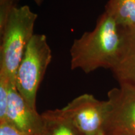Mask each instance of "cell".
Segmentation results:
<instances>
[{
	"label": "cell",
	"instance_id": "8",
	"mask_svg": "<svg viewBox=\"0 0 135 135\" xmlns=\"http://www.w3.org/2000/svg\"><path fill=\"white\" fill-rule=\"evenodd\" d=\"M41 135H83L67 117L63 109L47 110L41 114Z\"/></svg>",
	"mask_w": 135,
	"mask_h": 135
},
{
	"label": "cell",
	"instance_id": "5",
	"mask_svg": "<svg viewBox=\"0 0 135 135\" xmlns=\"http://www.w3.org/2000/svg\"><path fill=\"white\" fill-rule=\"evenodd\" d=\"M108 98L109 109L103 130L135 135V87L119 83V88L109 91Z\"/></svg>",
	"mask_w": 135,
	"mask_h": 135
},
{
	"label": "cell",
	"instance_id": "7",
	"mask_svg": "<svg viewBox=\"0 0 135 135\" xmlns=\"http://www.w3.org/2000/svg\"><path fill=\"white\" fill-rule=\"evenodd\" d=\"M111 70L119 83H128L135 87V30L124 29L122 51Z\"/></svg>",
	"mask_w": 135,
	"mask_h": 135
},
{
	"label": "cell",
	"instance_id": "1",
	"mask_svg": "<svg viewBox=\"0 0 135 135\" xmlns=\"http://www.w3.org/2000/svg\"><path fill=\"white\" fill-rule=\"evenodd\" d=\"M124 38V28L104 12L93 31L74 40L70 49L71 68L85 73L101 68L111 70L121 55Z\"/></svg>",
	"mask_w": 135,
	"mask_h": 135
},
{
	"label": "cell",
	"instance_id": "2",
	"mask_svg": "<svg viewBox=\"0 0 135 135\" xmlns=\"http://www.w3.org/2000/svg\"><path fill=\"white\" fill-rule=\"evenodd\" d=\"M38 15L30 6H16L1 30L0 46V75L15 84L16 71L26 48L32 37Z\"/></svg>",
	"mask_w": 135,
	"mask_h": 135
},
{
	"label": "cell",
	"instance_id": "6",
	"mask_svg": "<svg viewBox=\"0 0 135 135\" xmlns=\"http://www.w3.org/2000/svg\"><path fill=\"white\" fill-rule=\"evenodd\" d=\"M5 122L28 135L41 134V114L30 107L17 91L14 84L10 85Z\"/></svg>",
	"mask_w": 135,
	"mask_h": 135
},
{
	"label": "cell",
	"instance_id": "12",
	"mask_svg": "<svg viewBox=\"0 0 135 135\" xmlns=\"http://www.w3.org/2000/svg\"><path fill=\"white\" fill-rule=\"evenodd\" d=\"M104 135H129V134H124V133H123L115 132V131H104Z\"/></svg>",
	"mask_w": 135,
	"mask_h": 135
},
{
	"label": "cell",
	"instance_id": "13",
	"mask_svg": "<svg viewBox=\"0 0 135 135\" xmlns=\"http://www.w3.org/2000/svg\"><path fill=\"white\" fill-rule=\"evenodd\" d=\"M33 1H35V3H36V4L41 5L42 4V3H43V0H33Z\"/></svg>",
	"mask_w": 135,
	"mask_h": 135
},
{
	"label": "cell",
	"instance_id": "10",
	"mask_svg": "<svg viewBox=\"0 0 135 135\" xmlns=\"http://www.w3.org/2000/svg\"><path fill=\"white\" fill-rule=\"evenodd\" d=\"M17 1L18 0H0V30L3 28L13 8L17 6Z\"/></svg>",
	"mask_w": 135,
	"mask_h": 135
},
{
	"label": "cell",
	"instance_id": "3",
	"mask_svg": "<svg viewBox=\"0 0 135 135\" xmlns=\"http://www.w3.org/2000/svg\"><path fill=\"white\" fill-rule=\"evenodd\" d=\"M51 60L52 52L46 36L35 34L17 70L15 86L30 107L36 110L37 93Z\"/></svg>",
	"mask_w": 135,
	"mask_h": 135
},
{
	"label": "cell",
	"instance_id": "9",
	"mask_svg": "<svg viewBox=\"0 0 135 135\" xmlns=\"http://www.w3.org/2000/svg\"><path fill=\"white\" fill-rule=\"evenodd\" d=\"M104 12L121 28L135 30V0H109Z\"/></svg>",
	"mask_w": 135,
	"mask_h": 135
},
{
	"label": "cell",
	"instance_id": "14",
	"mask_svg": "<svg viewBox=\"0 0 135 135\" xmlns=\"http://www.w3.org/2000/svg\"><path fill=\"white\" fill-rule=\"evenodd\" d=\"M94 135H104V131L103 129H102V130L99 131V132L97 134H96Z\"/></svg>",
	"mask_w": 135,
	"mask_h": 135
},
{
	"label": "cell",
	"instance_id": "4",
	"mask_svg": "<svg viewBox=\"0 0 135 135\" xmlns=\"http://www.w3.org/2000/svg\"><path fill=\"white\" fill-rule=\"evenodd\" d=\"M109 109L108 101L98 100L90 94L75 98L62 108L83 135H94L103 129Z\"/></svg>",
	"mask_w": 135,
	"mask_h": 135
},
{
	"label": "cell",
	"instance_id": "11",
	"mask_svg": "<svg viewBox=\"0 0 135 135\" xmlns=\"http://www.w3.org/2000/svg\"><path fill=\"white\" fill-rule=\"evenodd\" d=\"M0 135H28L15 128L7 122L0 123Z\"/></svg>",
	"mask_w": 135,
	"mask_h": 135
}]
</instances>
